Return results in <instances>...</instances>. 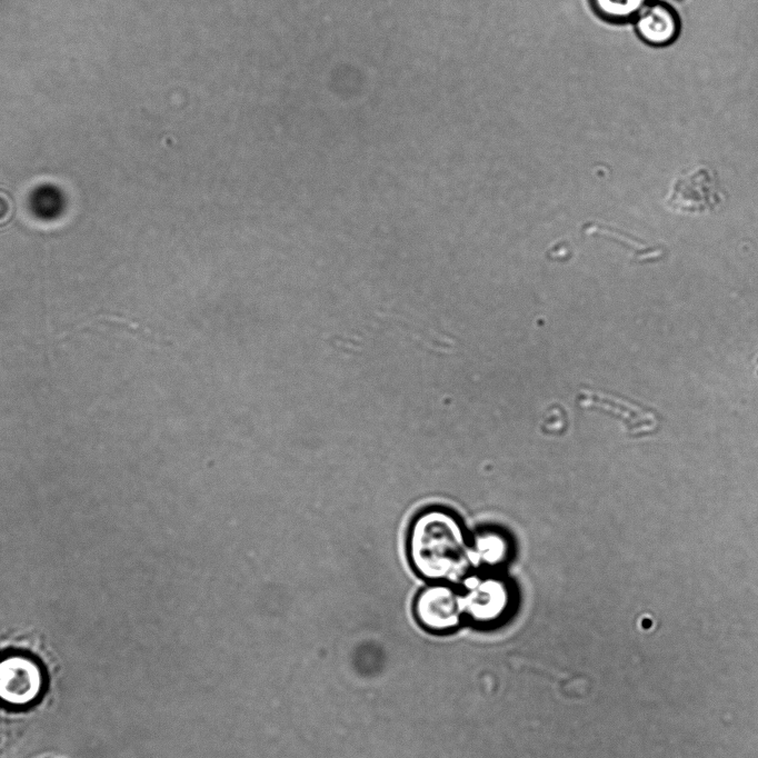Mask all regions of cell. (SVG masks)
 <instances>
[{
	"label": "cell",
	"instance_id": "cell-1",
	"mask_svg": "<svg viewBox=\"0 0 758 758\" xmlns=\"http://www.w3.org/2000/svg\"><path fill=\"white\" fill-rule=\"evenodd\" d=\"M408 553L416 571L436 581L458 580L472 565L461 522L442 508H431L417 516L408 537Z\"/></svg>",
	"mask_w": 758,
	"mask_h": 758
},
{
	"label": "cell",
	"instance_id": "cell-2",
	"mask_svg": "<svg viewBox=\"0 0 758 758\" xmlns=\"http://www.w3.org/2000/svg\"><path fill=\"white\" fill-rule=\"evenodd\" d=\"M462 595L465 619L479 628H492L505 622L515 607V594L508 582L498 577H472L465 581Z\"/></svg>",
	"mask_w": 758,
	"mask_h": 758
},
{
	"label": "cell",
	"instance_id": "cell-3",
	"mask_svg": "<svg viewBox=\"0 0 758 758\" xmlns=\"http://www.w3.org/2000/svg\"><path fill=\"white\" fill-rule=\"evenodd\" d=\"M722 202V191L715 171L698 166L682 172L672 184L668 207L679 213L704 215Z\"/></svg>",
	"mask_w": 758,
	"mask_h": 758
},
{
	"label": "cell",
	"instance_id": "cell-4",
	"mask_svg": "<svg viewBox=\"0 0 758 758\" xmlns=\"http://www.w3.org/2000/svg\"><path fill=\"white\" fill-rule=\"evenodd\" d=\"M413 610L419 625L432 634H449L465 620L461 592L446 584L422 589Z\"/></svg>",
	"mask_w": 758,
	"mask_h": 758
},
{
	"label": "cell",
	"instance_id": "cell-5",
	"mask_svg": "<svg viewBox=\"0 0 758 758\" xmlns=\"http://www.w3.org/2000/svg\"><path fill=\"white\" fill-rule=\"evenodd\" d=\"M44 687L43 670L38 661L24 655L0 659V701L12 707L32 705Z\"/></svg>",
	"mask_w": 758,
	"mask_h": 758
},
{
	"label": "cell",
	"instance_id": "cell-6",
	"mask_svg": "<svg viewBox=\"0 0 758 758\" xmlns=\"http://www.w3.org/2000/svg\"><path fill=\"white\" fill-rule=\"evenodd\" d=\"M509 552L507 538L497 531H482L470 546L471 562L498 566L506 562Z\"/></svg>",
	"mask_w": 758,
	"mask_h": 758
},
{
	"label": "cell",
	"instance_id": "cell-7",
	"mask_svg": "<svg viewBox=\"0 0 758 758\" xmlns=\"http://www.w3.org/2000/svg\"><path fill=\"white\" fill-rule=\"evenodd\" d=\"M641 36L650 42L664 43L676 32V22L670 11L662 6L650 7L638 20Z\"/></svg>",
	"mask_w": 758,
	"mask_h": 758
},
{
	"label": "cell",
	"instance_id": "cell-8",
	"mask_svg": "<svg viewBox=\"0 0 758 758\" xmlns=\"http://www.w3.org/2000/svg\"><path fill=\"white\" fill-rule=\"evenodd\" d=\"M646 0H591L598 13L607 18H624L636 12Z\"/></svg>",
	"mask_w": 758,
	"mask_h": 758
}]
</instances>
